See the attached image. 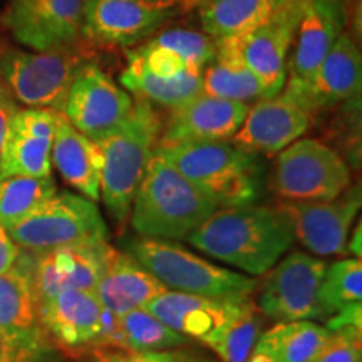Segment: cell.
I'll list each match as a JSON object with an SVG mask.
<instances>
[{"label": "cell", "mask_w": 362, "mask_h": 362, "mask_svg": "<svg viewBox=\"0 0 362 362\" xmlns=\"http://www.w3.org/2000/svg\"><path fill=\"white\" fill-rule=\"evenodd\" d=\"M330 330L312 320L275 324L262 332L253 349L272 362H314L330 337Z\"/></svg>", "instance_id": "f1b7e54d"}, {"label": "cell", "mask_w": 362, "mask_h": 362, "mask_svg": "<svg viewBox=\"0 0 362 362\" xmlns=\"http://www.w3.org/2000/svg\"><path fill=\"white\" fill-rule=\"evenodd\" d=\"M362 332L356 325H344L330 334L327 344L314 362H361Z\"/></svg>", "instance_id": "e575fe53"}, {"label": "cell", "mask_w": 362, "mask_h": 362, "mask_svg": "<svg viewBox=\"0 0 362 362\" xmlns=\"http://www.w3.org/2000/svg\"><path fill=\"white\" fill-rule=\"evenodd\" d=\"M351 187V170L334 148L319 139H297L275 163L272 188L285 202H329Z\"/></svg>", "instance_id": "ba28073f"}, {"label": "cell", "mask_w": 362, "mask_h": 362, "mask_svg": "<svg viewBox=\"0 0 362 362\" xmlns=\"http://www.w3.org/2000/svg\"><path fill=\"white\" fill-rule=\"evenodd\" d=\"M27 252V250H25ZM116 248L104 242L76 243L47 252H19L16 264L24 270L37 305L66 291L93 292Z\"/></svg>", "instance_id": "30bf717a"}, {"label": "cell", "mask_w": 362, "mask_h": 362, "mask_svg": "<svg viewBox=\"0 0 362 362\" xmlns=\"http://www.w3.org/2000/svg\"><path fill=\"white\" fill-rule=\"evenodd\" d=\"M124 252L170 291L211 298H242L259 288L255 277L211 264L171 240L129 238L124 242Z\"/></svg>", "instance_id": "5b68a950"}, {"label": "cell", "mask_w": 362, "mask_h": 362, "mask_svg": "<svg viewBox=\"0 0 362 362\" xmlns=\"http://www.w3.org/2000/svg\"><path fill=\"white\" fill-rule=\"evenodd\" d=\"M280 210L291 218L293 235L314 255L347 253V237L361 208V188H347L329 202H282Z\"/></svg>", "instance_id": "5bb4252c"}, {"label": "cell", "mask_w": 362, "mask_h": 362, "mask_svg": "<svg viewBox=\"0 0 362 362\" xmlns=\"http://www.w3.org/2000/svg\"><path fill=\"white\" fill-rule=\"evenodd\" d=\"M312 124V115L285 93L260 99L248 107L240 129L230 141L255 155H277L300 139Z\"/></svg>", "instance_id": "e0dca14e"}, {"label": "cell", "mask_w": 362, "mask_h": 362, "mask_svg": "<svg viewBox=\"0 0 362 362\" xmlns=\"http://www.w3.org/2000/svg\"><path fill=\"white\" fill-rule=\"evenodd\" d=\"M51 158L69 187L94 203L101 198V149L93 139L79 133L62 112L56 115Z\"/></svg>", "instance_id": "cb8c5ba5"}, {"label": "cell", "mask_w": 362, "mask_h": 362, "mask_svg": "<svg viewBox=\"0 0 362 362\" xmlns=\"http://www.w3.org/2000/svg\"><path fill=\"white\" fill-rule=\"evenodd\" d=\"M175 2H176V6H178L180 12L181 11L188 12V11H192V8H194V7H200L202 4L206 2V0H175Z\"/></svg>", "instance_id": "7bdbcfd3"}, {"label": "cell", "mask_w": 362, "mask_h": 362, "mask_svg": "<svg viewBox=\"0 0 362 362\" xmlns=\"http://www.w3.org/2000/svg\"><path fill=\"white\" fill-rule=\"evenodd\" d=\"M216 210L215 203L155 155L136 189L131 225L139 237L158 240L187 238Z\"/></svg>", "instance_id": "277c9868"}, {"label": "cell", "mask_w": 362, "mask_h": 362, "mask_svg": "<svg viewBox=\"0 0 362 362\" xmlns=\"http://www.w3.org/2000/svg\"><path fill=\"white\" fill-rule=\"evenodd\" d=\"M302 0H287L265 24L237 40L243 62L259 79L265 99L280 94L287 83L288 49L296 39Z\"/></svg>", "instance_id": "9a60e30c"}, {"label": "cell", "mask_w": 362, "mask_h": 362, "mask_svg": "<svg viewBox=\"0 0 362 362\" xmlns=\"http://www.w3.org/2000/svg\"><path fill=\"white\" fill-rule=\"evenodd\" d=\"M202 93L245 104L265 99L264 88L243 62L235 39L216 40L214 61L202 72Z\"/></svg>", "instance_id": "484cf974"}, {"label": "cell", "mask_w": 362, "mask_h": 362, "mask_svg": "<svg viewBox=\"0 0 362 362\" xmlns=\"http://www.w3.org/2000/svg\"><path fill=\"white\" fill-rule=\"evenodd\" d=\"M151 47L166 49L175 52L185 61L189 69L203 71L208 62L214 61L216 52V40L205 33L187 29H170L148 40Z\"/></svg>", "instance_id": "836d02e7"}, {"label": "cell", "mask_w": 362, "mask_h": 362, "mask_svg": "<svg viewBox=\"0 0 362 362\" xmlns=\"http://www.w3.org/2000/svg\"><path fill=\"white\" fill-rule=\"evenodd\" d=\"M320 300L332 317L337 312L361 304L362 300V262L344 259L329 265L320 287Z\"/></svg>", "instance_id": "d6a6232c"}, {"label": "cell", "mask_w": 362, "mask_h": 362, "mask_svg": "<svg viewBox=\"0 0 362 362\" xmlns=\"http://www.w3.org/2000/svg\"><path fill=\"white\" fill-rule=\"evenodd\" d=\"M362 84V57L356 40L342 33L327 56L317 67L309 83L298 90H282L314 116L341 101L359 96Z\"/></svg>", "instance_id": "44dd1931"}, {"label": "cell", "mask_w": 362, "mask_h": 362, "mask_svg": "<svg viewBox=\"0 0 362 362\" xmlns=\"http://www.w3.org/2000/svg\"><path fill=\"white\" fill-rule=\"evenodd\" d=\"M57 193L51 176H0V226L6 232Z\"/></svg>", "instance_id": "f546056e"}, {"label": "cell", "mask_w": 362, "mask_h": 362, "mask_svg": "<svg viewBox=\"0 0 362 362\" xmlns=\"http://www.w3.org/2000/svg\"><path fill=\"white\" fill-rule=\"evenodd\" d=\"M346 25V0H302L296 49L288 62L285 90H298L309 83Z\"/></svg>", "instance_id": "d6986e66"}, {"label": "cell", "mask_w": 362, "mask_h": 362, "mask_svg": "<svg viewBox=\"0 0 362 362\" xmlns=\"http://www.w3.org/2000/svg\"><path fill=\"white\" fill-rule=\"evenodd\" d=\"M19 110L21 107L17 99L13 98L7 84L0 79V151H2V144L4 139H6L8 124H11L12 117L16 116V112Z\"/></svg>", "instance_id": "f35d334b"}, {"label": "cell", "mask_w": 362, "mask_h": 362, "mask_svg": "<svg viewBox=\"0 0 362 362\" xmlns=\"http://www.w3.org/2000/svg\"><path fill=\"white\" fill-rule=\"evenodd\" d=\"M287 0H206L198 8L203 33L215 40L242 37L279 11Z\"/></svg>", "instance_id": "83f0119b"}, {"label": "cell", "mask_w": 362, "mask_h": 362, "mask_svg": "<svg viewBox=\"0 0 362 362\" xmlns=\"http://www.w3.org/2000/svg\"><path fill=\"white\" fill-rule=\"evenodd\" d=\"M90 59L93 49L81 39L47 51L0 47V79L17 103L30 110L62 112L76 76Z\"/></svg>", "instance_id": "8992f818"}, {"label": "cell", "mask_w": 362, "mask_h": 362, "mask_svg": "<svg viewBox=\"0 0 362 362\" xmlns=\"http://www.w3.org/2000/svg\"><path fill=\"white\" fill-rule=\"evenodd\" d=\"M133 106L134 98L90 59L76 76L62 115L79 133L96 143L123 123Z\"/></svg>", "instance_id": "7c38bea8"}, {"label": "cell", "mask_w": 362, "mask_h": 362, "mask_svg": "<svg viewBox=\"0 0 362 362\" xmlns=\"http://www.w3.org/2000/svg\"><path fill=\"white\" fill-rule=\"evenodd\" d=\"M39 320L51 344L72 357L98 349L103 305L89 291H66L37 305Z\"/></svg>", "instance_id": "ac0fdd59"}, {"label": "cell", "mask_w": 362, "mask_h": 362, "mask_svg": "<svg viewBox=\"0 0 362 362\" xmlns=\"http://www.w3.org/2000/svg\"><path fill=\"white\" fill-rule=\"evenodd\" d=\"M180 12L175 0H84L81 40L90 49H126L151 37Z\"/></svg>", "instance_id": "8fae6325"}, {"label": "cell", "mask_w": 362, "mask_h": 362, "mask_svg": "<svg viewBox=\"0 0 362 362\" xmlns=\"http://www.w3.org/2000/svg\"><path fill=\"white\" fill-rule=\"evenodd\" d=\"M262 312L250 300L210 344L221 362H247L262 334Z\"/></svg>", "instance_id": "1f68e13d"}, {"label": "cell", "mask_w": 362, "mask_h": 362, "mask_svg": "<svg viewBox=\"0 0 362 362\" xmlns=\"http://www.w3.org/2000/svg\"><path fill=\"white\" fill-rule=\"evenodd\" d=\"M7 233L21 250L34 253L110 237L96 203L71 192H57Z\"/></svg>", "instance_id": "52a82bcc"}, {"label": "cell", "mask_w": 362, "mask_h": 362, "mask_svg": "<svg viewBox=\"0 0 362 362\" xmlns=\"http://www.w3.org/2000/svg\"><path fill=\"white\" fill-rule=\"evenodd\" d=\"M361 315H362L361 304L352 305V307H349V309H344L342 312H337V314L329 317L327 329L330 330V332H334V330L341 329V327H344V325H356V327H362Z\"/></svg>", "instance_id": "60d3db41"}, {"label": "cell", "mask_w": 362, "mask_h": 362, "mask_svg": "<svg viewBox=\"0 0 362 362\" xmlns=\"http://www.w3.org/2000/svg\"><path fill=\"white\" fill-rule=\"evenodd\" d=\"M248 112V104L214 98L200 93L171 115L161 131L158 144L230 141Z\"/></svg>", "instance_id": "ffe728a7"}, {"label": "cell", "mask_w": 362, "mask_h": 362, "mask_svg": "<svg viewBox=\"0 0 362 362\" xmlns=\"http://www.w3.org/2000/svg\"><path fill=\"white\" fill-rule=\"evenodd\" d=\"M134 52L143 59L144 64L153 74L160 76V78H175L180 72L189 67L185 64V61L175 52L166 51V49L151 47V45L143 44L134 49Z\"/></svg>", "instance_id": "8d00e7d4"}, {"label": "cell", "mask_w": 362, "mask_h": 362, "mask_svg": "<svg viewBox=\"0 0 362 362\" xmlns=\"http://www.w3.org/2000/svg\"><path fill=\"white\" fill-rule=\"evenodd\" d=\"M165 291L168 288L129 253L116 250L93 292L104 309L119 317L144 309Z\"/></svg>", "instance_id": "d4e9b609"}, {"label": "cell", "mask_w": 362, "mask_h": 362, "mask_svg": "<svg viewBox=\"0 0 362 362\" xmlns=\"http://www.w3.org/2000/svg\"><path fill=\"white\" fill-rule=\"evenodd\" d=\"M47 357L35 356L16 344L4 330H0V362H45Z\"/></svg>", "instance_id": "74e56055"}, {"label": "cell", "mask_w": 362, "mask_h": 362, "mask_svg": "<svg viewBox=\"0 0 362 362\" xmlns=\"http://www.w3.org/2000/svg\"><path fill=\"white\" fill-rule=\"evenodd\" d=\"M128 351L161 352L173 351L189 344V339L170 329L146 309H134L119 315Z\"/></svg>", "instance_id": "4dcf8cb0"}, {"label": "cell", "mask_w": 362, "mask_h": 362, "mask_svg": "<svg viewBox=\"0 0 362 362\" xmlns=\"http://www.w3.org/2000/svg\"><path fill=\"white\" fill-rule=\"evenodd\" d=\"M187 238L211 259L260 277L288 252L296 235L279 206L247 205L216 208Z\"/></svg>", "instance_id": "6da1fadb"}, {"label": "cell", "mask_w": 362, "mask_h": 362, "mask_svg": "<svg viewBox=\"0 0 362 362\" xmlns=\"http://www.w3.org/2000/svg\"><path fill=\"white\" fill-rule=\"evenodd\" d=\"M56 115L54 111L30 107L16 112L0 151V176L52 175Z\"/></svg>", "instance_id": "7402d4cb"}, {"label": "cell", "mask_w": 362, "mask_h": 362, "mask_svg": "<svg viewBox=\"0 0 362 362\" xmlns=\"http://www.w3.org/2000/svg\"><path fill=\"white\" fill-rule=\"evenodd\" d=\"M329 264L322 259L292 252L267 272L259 297V310L275 324L325 320L329 312L320 300Z\"/></svg>", "instance_id": "9c48e42d"}, {"label": "cell", "mask_w": 362, "mask_h": 362, "mask_svg": "<svg viewBox=\"0 0 362 362\" xmlns=\"http://www.w3.org/2000/svg\"><path fill=\"white\" fill-rule=\"evenodd\" d=\"M155 155L178 170L216 208L255 205L264 197L260 156L232 141L158 144Z\"/></svg>", "instance_id": "7a4b0ae2"}, {"label": "cell", "mask_w": 362, "mask_h": 362, "mask_svg": "<svg viewBox=\"0 0 362 362\" xmlns=\"http://www.w3.org/2000/svg\"><path fill=\"white\" fill-rule=\"evenodd\" d=\"M126 59L128 64L121 72L119 81L136 98L175 110L202 93L203 71L185 69L175 78H160L148 69L143 59L134 51L126 52Z\"/></svg>", "instance_id": "4316f807"}, {"label": "cell", "mask_w": 362, "mask_h": 362, "mask_svg": "<svg viewBox=\"0 0 362 362\" xmlns=\"http://www.w3.org/2000/svg\"><path fill=\"white\" fill-rule=\"evenodd\" d=\"M248 302L250 297L211 298L168 288L144 309L181 336L208 347Z\"/></svg>", "instance_id": "2e32d148"}, {"label": "cell", "mask_w": 362, "mask_h": 362, "mask_svg": "<svg viewBox=\"0 0 362 362\" xmlns=\"http://www.w3.org/2000/svg\"><path fill=\"white\" fill-rule=\"evenodd\" d=\"M193 362H215V361H198V359H194Z\"/></svg>", "instance_id": "ee69618b"}, {"label": "cell", "mask_w": 362, "mask_h": 362, "mask_svg": "<svg viewBox=\"0 0 362 362\" xmlns=\"http://www.w3.org/2000/svg\"><path fill=\"white\" fill-rule=\"evenodd\" d=\"M161 131L163 123L153 103L134 98L129 116L96 141L103 155L101 198L117 223L128 220L136 189L155 156Z\"/></svg>", "instance_id": "3957f363"}, {"label": "cell", "mask_w": 362, "mask_h": 362, "mask_svg": "<svg viewBox=\"0 0 362 362\" xmlns=\"http://www.w3.org/2000/svg\"><path fill=\"white\" fill-rule=\"evenodd\" d=\"M21 248L12 242L6 230L0 226V274L11 270L17 262Z\"/></svg>", "instance_id": "ab89813d"}, {"label": "cell", "mask_w": 362, "mask_h": 362, "mask_svg": "<svg viewBox=\"0 0 362 362\" xmlns=\"http://www.w3.org/2000/svg\"><path fill=\"white\" fill-rule=\"evenodd\" d=\"M347 252H351L352 255H357V259H361V223L357 225L354 235H352L351 242H347Z\"/></svg>", "instance_id": "b9f144b4"}, {"label": "cell", "mask_w": 362, "mask_h": 362, "mask_svg": "<svg viewBox=\"0 0 362 362\" xmlns=\"http://www.w3.org/2000/svg\"><path fill=\"white\" fill-rule=\"evenodd\" d=\"M83 13L84 0H8L0 27L25 47L47 51L78 42Z\"/></svg>", "instance_id": "4fadbf2b"}, {"label": "cell", "mask_w": 362, "mask_h": 362, "mask_svg": "<svg viewBox=\"0 0 362 362\" xmlns=\"http://www.w3.org/2000/svg\"><path fill=\"white\" fill-rule=\"evenodd\" d=\"M84 362H193L189 351H161V352H136L123 349H98L86 354Z\"/></svg>", "instance_id": "d590c367"}, {"label": "cell", "mask_w": 362, "mask_h": 362, "mask_svg": "<svg viewBox=\"0 0 362 362\" xmlns=\"http://www.w3.org/2000/svg\"><path fill=\"white\" fill-rule=\"evenodd\" d=\"M0 330L35 356L47 357L51 341L39 320L37 300L19 265L0 274Z\"/></svg>", "instance_id": "603a6c76"}]
</instances>
